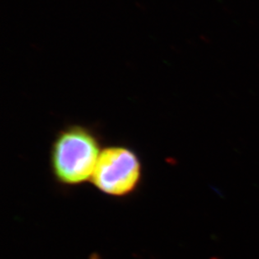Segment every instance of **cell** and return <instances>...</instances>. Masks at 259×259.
I'll return each mask as SVG.
<instances>
[{
    "mask_svg": "<svg viewBox=\"0 0 259 259\" xmlns=\"http://www.w3.org/2000/svg\"><path fill=\"white\" fill-rule=\"evenodd\" d=\"M100 144L86 127L72 126L57 136L51 153L52 173L65 186L90 181L100 156Z\"/></svg>",
    "mask_w": 259,
    "mask_h": 259,
    "instance_id": "cell-1",
    "label": "cell"
},
{
    "mask_svg": "<svg viewBox=\"0 0 259 259\" xmlns=\"http://www.w3.org/2000/svg\"><path fill=\"white\" fill-rule=\"evenodd\" d=\"M142 175L140 158L132 149L112 146L101 152L90 181L102 193L123 197L136 191Z\"/></svg>",
    "mask_w": 259,
    "mask_h": 259,
    "instance_id": "cell-2",
    "label": "cell"
}]
</instances>
